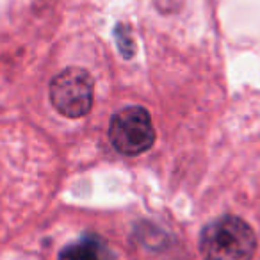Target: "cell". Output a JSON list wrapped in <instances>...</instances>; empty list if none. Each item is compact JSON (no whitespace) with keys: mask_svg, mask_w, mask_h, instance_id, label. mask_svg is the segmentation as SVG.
<instances>
[{"mask_svg":"<svg viewBox=\"0 0 260 260\" xmlns=\"http://www.w3.org/2000/svg\"><path fill=\"white\" fill-rule=\"evenodd\" d=\"M256 237L246 221L223 216L207 224L200 237V251L205 260H251Z\"/></svg>","mask_w":260,"mask_h":260,"instance_id":"obj_1","label":"cell"},{"mask_svg":"<svg viewBox=\"0 0 260 260\" xmlns=\"http://www.w3.org/2000/svg\"><path fill=\"white\" fill-rule=\"evenodd\" d=\"M109 139L123 155L148 152L155 143V128L148 111L143 107H125L116 112L109 125Z\"/></svg>","mask_w":260,"mask_h":260,"instance_id":"obj_2","label":"cell"},{"mask_svg":"<svg viewBox=\"0 0 260 260\" xmlns=\"http://www.w3.org/2000/svg\"><path fill=\"white\" fill-rule=\"evenodd\" d=\"M94 82L86 70L68 68L50 82V100L59 114L82 118L91 111Z\"/></svg>","mask_w":260,"mask_h":260,"instance_id":"obj_3","label":"cell"},{"mask_svg":"<svg viewBox=\"0 0 260 260\" xmlns=\"http://www.w3.org/2000/svg\"><path fill=\"white\" fill-rule=\"evenodd\" d=\"M59 260H98V253L89 242H77L66 246L59 255Z\"/></svg>","mask_w":260,"mask_h":260,"instance_id":"obj_4","label":"cell"}]
</instances>
